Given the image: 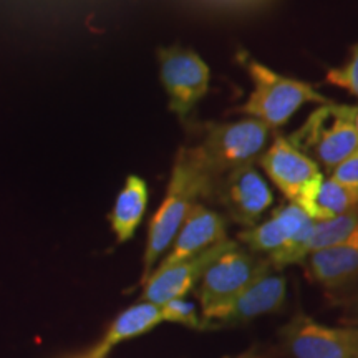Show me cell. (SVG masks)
I'll use <instances>...</instances> for the list:
<instances>
[{
  "label": "cell",
  "instance_id": "4",
  "mask_svg": "<svg viewBox=\"0 0 358 358\" xmlns=\"http://www.w3.org/2000/svg\"><path fill=\"white\" fill-rule=\"evenodd\" d=\"M315 221L307 216L295 203L277 208L267 221L244 229L239 243L254 254H266L274 271L308 257V244Z\"/></svg>",
  "mask_w": 358,
  "mask_h": 358
},
{
  "label": "cell",
  "instance_id": "19",
  "mask_svg": "<svg viewBox=\"0 0 358 358\" xmlns=\"http://www.w3.org/2000/svg\"><path fill=\"white\" fill-rule=\"evenodd\" d=\"M161 312H163V320L166 322L181 324L192 330L206 329V322L203 317H199L196 303L187 301L186 297L174 299V301L164 303V306H161Z\"/></svg>",
  "mask_w": 358,
  "mask_h": 358
},
{
  "label": "cell",
  "instance_id": "2",
  "mask_svg": "<svg viewBox=\"0 0 358 358\" xmlns=\"http://www.w3.org/2000/svg\"><path fill=\"white\" fill-rule=\"evenodd\" d=\"M237 58L254 85L248 100L237 111L248 115V118L266 123L272 131L285 127L303 105L334 103L329 96L322 95L312 83L285 77L279 71L272 70L271 66L264 65L257 58L250 57L249 53L241 52Z\"/></svg>",
  "mask_w": 358,
  "mask_h": 358
},
{
  "label": "cell",
  "instance_id": "9",
  "mask_svg": "<svg viewBox=\"0 0 358 358\" xmlns=\"http://www.w3.org/2000/svg\"><path fill=\"white\" fill-rule=\"evenodd\" d=\"M213 192H216L232 221L245 229L259 224L262 214L274 203L271 186L254 164L222 176Z\"/></svg>",
  "mask_w": 358,
  "mask_h": 358
},
{
  "label": "cell",
  "instance_id": "3",
  "mask_svg": "<svg viewBox=\"0 0 358 358\" xmlns=\"http://www.w3.org/2000/svg\"><path fill=\"white\" fill-rule=\"evenodd\" d=\"M272 129L254 118L229 123H208L203 141L194 150L214 182L234 169L250 166L261 159Z\"/></svg>",
  "mask_w": 358,
  "mask_h": 358
},
{
  "label": "cell",
  "instance_id": "21",
  "mask_svg": "<svg viewBox=\"0 0 358 358\" xmlns=\"http://www.w3.org/2000/svg\"><path fill=\"white\" fill-rule=\"evenodd\" d=\"M330 178L340 186L358 194V151L330 171Z\"/></svg>",
  "mask_w": 358,
  "mask_h": 358
},
{
  "label": "cell",
  "instance_id": "7",
  "mask_svg": "<svg viewBox=\"0 0 358 358\" xmlns=\"http://www.w3.org/2000/svg\"><path fill=\"white\" fill-rule=\"evenodd\" d=\"M158 64L169 110L185 120L208 93L211 70L198 53L185 47L159 48Z\"/></svg>",
  "mask_w": 358,
  "mask_h": 358
},
{
  "label": "cell",
  "instance_id": "14",
  "mask_svg": "<svg viewBox=\"0 0 358 358\" xmlns=\"http://www.w3.org/2000/svg\"><path fill=\"white\" fill-rule=\"evenodd\" d=\"M295 204L315 222L329 221L358 208V194L319 173L299 192Z\"/></svg>",
  "mask_w": 358,
  "mask_h": 358
},
{
  "label": "cell",
  "instance_id": "12",
  "mask_svg": "<svg viewBox=\"0 0 358 358\" xmlns=\"http://www.w3.org/2000/svg\"><path fill=\"white\" fill-rule=\"evenodd\" d=\"M287 295L285 277L272 271L257 277L221 312L216 320L219 327L241 325L280 310Z\"/></svg>",
  "mask_w": 358,
  "mask_h": 358
},
{
  "label": "cell",
  "instance_id": "17",
  "mask_svg": "<svg viewBox=\"0 0 358 358\" xmlns=\"http://www.w3.org/2000/svg\"><path fill=\"white\" fill-rule=\"evenodd\" d=\"M148 185L136 174L127 178L123 189L116 196L110 214L111 229L118 243H127L136 232L148 208Z\"/></svg>",
  "mask_w": 358,
  "mask_h": 358
},
{
  "label": "cell",
  "instance_id": "20",
  "mask_svg": "<svg viewBox=\"0 0 358 358\" xmlns=\"http://www.w3.org/2000/svg\"><path fill=\"white\" fill-rule=\"evenodd\" d=\"M325 82L345 90L350 95L358 98V43L353 45L342 65L327 71Z\"/></svg>",
  "mask_w": 358,
  "mask_h": 358
},
{
  "label": "cell",
  "instance_id": "5",
  "mask_svg": "<svg viewBox=\"0 0 358 358\" xmlns=\"http://www.w3.org/2000/svg\"><path fill=\"white\" fill-rule=\"evenodd\" d=\"M268 271H272V266L267 257L250 252L232 241L199 280L198 299L206 329L248 285Z\"/></svg>",
  "mask_w": 358,
  "mask_h": 358
},
{
  "label": "cell",
  "instance_id": "22",
  "mask_svg": "<svg viewBox=\"0 0 358 358\" xmlns=\"http://www.w3.org/2000/svg\"><path fill=\"white\" fill-rule=\"evenodd\" d=\"M345 113L348 118H350V122L353 123V127H355L357 133H358V106L345 105Z\"/></svg>",
  "mask_w": 358,
  "mask_h": 358
},
{
  "label": "cell",
  "instance_id": "1",
  "mask_svg": "<svg viewBox=\"0 0 358 358\" xmlns=\"http://www.w3.org/2000/svg\"><path fill=\"white\" fill-rule=\"evenodd\" d=\"M214 186L216 182L201 161L198 151L194 148H181L174 159L166 196L148 227L143 280L153 272L158 259L171 248L198 198L211 194Z\"/></svg>",
  "mask_w": 358,
  "mask_h": 358
},
{
  "label": "cell",
  "instance_id": "8",
  "mask_svg": "<svg viewBox=\"0 0 358 358\" xmlns=\"http://www.w3.org/2000/svg\"><path fill=\"white\" fill-rule=\"evenodd\" d=\"M292 358H358V329L329 327L297 315L282 329Z\"/></svg>",
  "mask_w": 358,
  "mask_h": 358
},
{
  "label": "cell",
  "instance_id": "24",
  "mask_svg": "<svg viewBox=\"0 0 358 358\" xmlns=\"http://www.w3.org/2000/svg\"><path fill=\"white\" fill-rule=\"evenodd\" d=\"M71 358H101V357H96L95 353L90 350L87 353H83V355H77V357H71Z\"/></svg>",
  "mask_w": 358,
  "mask_h": 358
},
{
  "label": "cell",
  "instance_id": "6",
  "mask_svg": "<svg viewBox=\"0 0 358 358\" xmlns=\"http://www.w3.org/2000/svg\"><path fill=\"white\" fill-rule=\"evenodd\" d=\"M289 140L330 171L358 151L357 129L337 103L320 105Z\"/></svg>",
  "mask_w": 358,
  "mask_h": 358
},
{
  "label": "cell",
  "instance_id": "13",
  "mask_svg": "<svg viewBox=\"0 0 358 358\" xmlns=\"http://www.w3.org/2000/svg\"><path fill=\"white\" fill-rule=\"evenodd\" d=\"M227 241V224L221 214L196 203L182 222L171 250L161 264L186 261Z\"/></svg>",
  "mask_w": 358,
  "mask_h": 358
},
{
  "label": "cell",
  "instance_id": "15",
  "mask_svg": "<svg viewBox=\"0 0 358 358\" xmlns=\"http://www.w3.org/2000/svg\"><path fill=\"white\" fill-rule=\"evenodd\" d=\"M307 259L310 277L322 287L335 290L358 280V239L315 250Z\"/></svg>",
  "mask_w": 358,
  "mask_h": 358
},
{
  "label": "cell",
  "instance_id": "10",
  "mask_svg": "<svg viewBox=\"0 0 358 358\" xmlns=\"http://www.w3.org/2000/svg\"><path fill=\"white\" fill-rule=\"evenodd\" d=\"M232 244V241L214 245L204 250L198 256L173 264H159L153 268L150 275L143 280L141 301L151 302L155 306H164L174 299L186 297L194 289L196 284L203 279L208 267L221 256V254Z\"/></svg>",
  "mask_w": 358,
  "mask_h": 358
},
{
  "label": "cell",
  "instance_id": "11",
  "mask_svg": "<svg viewBox=\"0 0 358 358\" xmlns=\"http://www.w3.org/2000/svg\"><path fill=\"white\" fill-rule=\"evenodd\" d=\"M259 164L290 203H295L302 187L320 173L319 163L285 136H277L272 145L266 148Z\"/></svg>",
  "mask_w": 358,
  "mask_h": 358
},
{
  "label": "cell",
  "instance_id": "16",
  "mask_svg": "<svg viewBox=\"0 0 358 358\" xmlns=\"http://www.w3.org/2000/svg\"><path fill=\"white\" fill-rule=\"evenodd\" d=\"M163 320V312L159 306H155L151 302H138L134 306L124 308L116 319L111 322L108 332L98 342L96 347L92 348V352L96 357L106 358V355L124 340L140 337L143 334H148L153 330L156 325Z\"/></svg>",
  "mask_w": 358,
  "mask_h": 358
},
{
  "label": "cell",
  "instance_id": "18",
  "mask_svg": "<svg viewBox=\"0 0 358 358\" xmlns=\"http://www.w3.org/2000/svg\"><path fill=\"white\" fill-rule=\"evenodd\" d=\"M358 239V208L329 221L315 222L312 231L308 256L315 250L352 243Z\"/></svg>",
  "mask_w": 358,
  "mask_h": 358
},
{
  "label": "cell",
  "instance_id": "23",
  "mask_svg": "<svg viewBox=\"0 0 358 358\" xmlns=\"http://www.w3.org/2000/svg\"><path fill=\"white\" fill-rule=\"evenodd\" d=\"M226 358H267V357L262 355V353H259L256 348H249L248 352L239 353V355H236V357H226Z\"/></svg>",
  "mask_w": 358,
  "mask_h": 358
}]
</instances>
